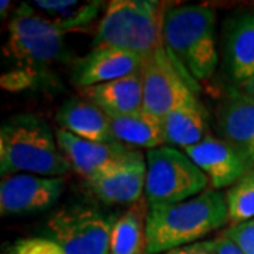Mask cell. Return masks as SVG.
Returning a JSON list of instances; mask_svg holds the SVG:
<instances>
[{
  "label": "cell",
  "instance_id": "obj_1",
  "mask_svg": "<svg viewBox=\"0 0 254 254\" xmlns=\"http://www.w3.org/2000/svg\"><path fill=\"white\" fill-rule=\"evenodd\" d=\"M229 222L226 196L206 190L188 200L148 206L145 220L147 254H163L200 242Z\"/></svg>",
  "mask_w": 254,
  "mask_h": 254
},
{
  "label": "cell",
  "instance_id": "obj_2",
  "mask_svg": "<svg viewBox=\"0 0 254 254\" xmlns=\"http://www.w3.org/2000/svg\"><path fill=\"white\" fill-rule=\"evenodd\" d=\"M164 47L190 86L208 81L219 63L216 13L203 4H182L165 10Z\"/></svg>",
  "mask_w": 254,
  "mask_h": 254
},
{
  "label": "cell",
  "instance_id": "obj_3",
  "mask_svg": "<svg viewBox=\"0 0 254 254\" xmlns=\"http://www.w3.org/2000/svg\"><path fill=\"white\" fill-rule=\"evenodd\" d=\"M71 164L61 153L57 137L44 120L33 115H17L0 128V173L63 177Z\"/></svg>",
  "mask_w": 254,
  "mask_h": 254
},
{
  "label": "cell",
  "instance_id": "obj_4",
  "mask_svg": "<svg viewBox=\"0 0 254 254\" xmlns=\"http://www.w3.org/2000/svg\"><path fill=\"white\" fill-rule=\"evenodd\" d=\"M165 7L154 0H113L96 27L93 48L112 47L148 57L164 47Z\"/></svg>",
  "mask_w": 254,
  "mask_h": 254
},
{
  "label": "cell",
  "instance_id": "obj_5",
  "mask_svg": "<svg viewBox=\"0 0 254 254\" xmlns=\"http://www.w3.org/2000/svg\"><path fill=\"white\" fill-rule=\"evenodd\" d=\"M4 53L24 69L18 78L28 82V75L63 60L66 53L65 33L33 6L21 4L10 21Z\"/></svg>",
  "mask_w": 254,
  "mask_h": 254
},
{
  "label": "cell",
  "instance_id": "obj_6",
  "mask_svg": "<svg viewBox=\"0 0 254 254\" xmlns=\"http://www.w3.org/2000/svg\"><path fill=\"white\" fill-rule=\"evenodd\" d=\"M144 198L148 206L188 200L206 190L209 180L184 151L170 145L147 150Z\"/></svg>",
  "mask_w": 254,
  "mask_h": 254
},
{
  "label": "cell",
  "instance_id": "obj_7",
  "mask_svg": "<svg viewBox=\"0 0 254 254\" xmlns=\"http://www.w3.org/2000/svg\"><path fill=\"white\" fill-rule=\"evenodd\" d=\"M115 220L95 206L66 205L47 220V239L55 242L65 254H110Z\"/></svg>",
  "mask_w": 254,
  "mask_h": 254
},
{
  "label": "cell",
  "instance_id": "obj_8",
  "mask_svg": "<svg viewBox=\"0 0 254 254\" xmlns=\"http://www.w3.org/2000/svg\"><path fill=\"white\" fill-rule=\"evenodd\" d=\"M143 83V110L163 119L177 106L195 99L188 81L174 64L165 47L143 58L140 68Z\"/></svg>",
  "mask_w": 254,
  "mask_h": 254
},
{
  "label": "cell",
  "instance_id": "obj_9",
  "mask_svg": "<svg viewBox=\"0 0 254 254\" xmlns=\"http://www.w3.org/2000/svg\"><path fill=\"white\" fill-rule=\"evenodd\" d=\"M65 190L64 177L13 174L0 184L1 216L34 215L54 206Z\"/></svg>",
  "mask_w": 254,
  "mask_h": 254
},
{
  "label": "cell",
  "instance_id": "obj_10",
  "mask_svg": "<svg viewBox=\"0 0 254 254\" xmlns=\"http://www.w3.org/2000/svg\"><path fill=\"white\" fill-rule=\"evenodd\" d=\"M145 177L147 161L144 155L134 148L125 158L86 180V185L103 203L131 206L144 195Z\"/></svg>",
  "mask_w": 254,
  "mask_h": 254
},
{
  "label": "cell",
  "instance_id": "obj_11",
  "mask_svg": "<svg viewBox=\"0 0 254 254\" xmlns=\"http://www.w3.org/2000/svg\"><path fill=\"white\" fill-rule=\"evenodd\" d=\"M219 138L226 141L254 170V96L232 91L222 100L216 116Z\"/></svg>",
  "mask_w": 254,
  "mask_h": 254
},
{
  "label": "cell",
  "instance_id": "obj_12",
  "mask_svg": "<svg viewBox=\"0 0 254 254\" xmlns=\"http://www.w3.org/2000/svg\"><path fill=\"white\" fill-rule=\"evenodd\" d=\"M184 153L208 177L216 190L235 185L253 171L226 141L212 134H208L198 144L185 148Z\"/></svg>",
  "mask_w": 254,
  "mask_h": 254
},
{
  "label": "cell",
  "instance_id": "obj_13",
  "mask_svg": "<svg viewBox=\"0 0 254 254\" xmlns=\"http://www.w3.org/2000/svg\"><path fill=\"white\" fill-rule=\"evenodd\" d=\"M57 143L64 157L76 173L89 180L108 167L125 158L134 148L119 141L99 143L75 136L66 130H57Z\"/></svg>",
  "mask_w": 254,
  "mask_h": 254
},
{
  "label": "cell",
  "instance_id": "obj_14",
  "mask_svg": "<svg viewBox=\"0 0 254 254\" xmlns=\"http://www.w3.org/2000/svg\"><path fill=\"white\" fill-rule=\"evenodd\" d=\"M141 64L143 57L125 50L92 48L91 53L76 64L73 81L79 89L88 88L138 72Z\"/></svg>",
  "mask_w": 254,
  "mask_h": 254
},
{
  "label": "cell",
  "instance_id": "obj_15",
  "mask_svg": "<svg viewBox=\"0 0 254 254\" xmlns=\"http://www.w3.org/2000/svg\"><path fill=\"white\" fill-rule=\"evenodd\" d=\"M81 95L108 116H125L143 110L140 71L115 81L82 88Z\"/></svg>",
  "mask_w": 254,
  "mask_h": 254
},
{
  "label": "cell",
  "instance_id": "obj_16",
  "mask_svg": "<svg viewBox=\"0 0 254 254\" xmlns=\"http://www.w3.org/2000/svg\"><path fill=\"white\" fill-rule=\"evenodd\" d=\"M225 61L229 76L245 83L254 76V11H245L226 24Z\"/></svg>",
  "mask_w": 254,
  "mask_h": 254
},
{
  "label": "cell",
  "instance_id": "obj_17",
  "mask_svg": "<svg viewBox=\"0 0 254 254\" xmlns=\"http://www.w3.org/2000/svg\"><path fill=\"white\" fill-rule=\"evenodd\" d=\"M57 122L63 130L89 141H118L112 133L108 115L88 100H66L57 113Z\"/></svg>",
  "mask_w": 254,
  "mask_h": 254
},
{
  "label": "cell",
  "instance_id": "obj_18",
  "mask_svg": "<svg viewBox=\"0 0 254 254\" xmlns=\"http://www.w3.org/2000/svg\"><path fill=\"white\" fill-rule=\"evenodd\" d=\"M161 122L165 145L174 148L185 150L198 144L209 134L205 112L196 98L177 106Z\"/></svg>",
  "mask_w": 254,
  "mask_h": 254
},
{
  "label": "cell",
  "instance_id": "obj_19",
  "mask_svg": "<svg viewBox=\"0 0 254 254\" xmlns=\"http://www.w3.org/2000/svg\"><path fill=\"white\" fill-rule=\"evenodd\" d=\"M115 138L128 147L153 150L165 145L161 119L140 110L125 116H108Z\"/></svg>",
  "mask_w": 254,
  "mask_h": 254
},
{
  "label": "cell",
  "instance_id": "obj_20",
  "mask_svg": "<svg viewBox=\"0 0 254 254\" xmlns=\"http://www.w3.org/2000/svg\"><path fill=\"white\" fill-rule=\"evenodd\" d=\"M145 220L141 200L116 218L110 232V254H147Z\"/></svg>",
  "mask_w": 254,
  "mask_h": 254
},
{
  "label": "cell",
  "instance_id": "obj_21",
  "mask_svg": "<svg viewBox=\"0 0 254 254\" xmlns=\"http://www.w3.org/2000/svg\"><path fill=\"white\" fill-rule=\"evenodd\" d=\"M102 3L100 1H86L79 3L71 0V3L61 10L53 13H46L44 16L50 18L64 33H71L76 30H83L91 26L92 21L98 17Z\"/></svg>",
  "mask_w": 254,
  "mask_h": 254
},
{
  "label": "cell",
  "instance_id": "obj_22",
  "mask_svg": "<svg viewBox=\"0 0 254 254\" xmlns=\"http://www.w3.org/2000/svg\"><path fill=\"white\" fill-rule=\"evenodd\" d=\"M229 220L243 223L254 219V170L237 181L226 193Z\"/></svg>",
  "mask_w": 254,
  "mask_h": 254
},
{
  "label": "cell",
  "instance_id": "obj_23",
  "mask_svg": "<svg viewBox=\"0 0 254 254\" xmlns=\"http://www.w3.org/2000/svg\"><path fill=\"white\" fill-rule=\"evenodd\" d=\"M222 235L233 240L245 254H254V219L243 223H233Z\"/></svg>",
  "mask_w": 254,
  "mask_h": 254
},
{
  "label": "cell",
  "instance_id": "obj_24",
  "mask_svg": "<svg viewBox=\"0 0 254 254\" xmlns=\"http://www.w3.org/2000/svg\"><path fill=\"white\" fill-rule=\"evenodd\" d=\"M11 254H65L55 242L47 237H30L20 240Z\"/></svg>",
  "mask_w": 254,
  "mask_h": 254
},
{
  "label": "cell",
  "instance_id": "obj_25",
  "mask_svg": "<svg viewBox=\"0 0 254 254\" xmlns=\"http://www.w3.org/2000/svg\"><path fill=\"white\" fill-rule=\"evenodd\" d=\"M215 239L213 240H202L192 245L177 247L170 252H165L163 254H215Z\"/></svg>",
  "mask_w": 254,
  "mask_h": 254
},
{
  "label": "cell",
  "instance_id": "obj_26",
  "mask_svg": "<svg viewBox=\"0 0 254 254\" xmlns=\"http://www.w3.org/2000/svg\"><path fill=\"white\" fill-rule=\"evenodd\" d=\"M215 254H245L233 240L227 239L223 235L215 239Z\"/></svg>",
  "mask_w": 254,
  "mask_h": 254
},
{
  "label": "cell",
  "instance_id": "obj_27",
  "mask_svg": "<svg viewBox=\"0 0 254 254\" xmlns=\"http://www.w3.org/2000/svg\"><path fill=\"white\" fill-rule=\"evenodd\" d=\"M243 92L254 96V76L252 79H249V81L243 83Z\"/></svg>",
  "mask_w": 254,
  "mask_h": 254
},
{
  "label": "cell",
  "instance_id": "obj_28",
  "mask_svg": "<svg viewBox=\"0 0 254 254\" xmlns=\"http://www.w3.org/2000/svg\"><path fill=\"white\" fill-rule=\"evenodd\" d=\"M1 6H0V10H1V18L6 17V14H4V11H7L10 6V1L9 0H1V3H0Z\"/></svg>",
  "mask_w": 254,
  "mask_h": 254
}]
</instances>
